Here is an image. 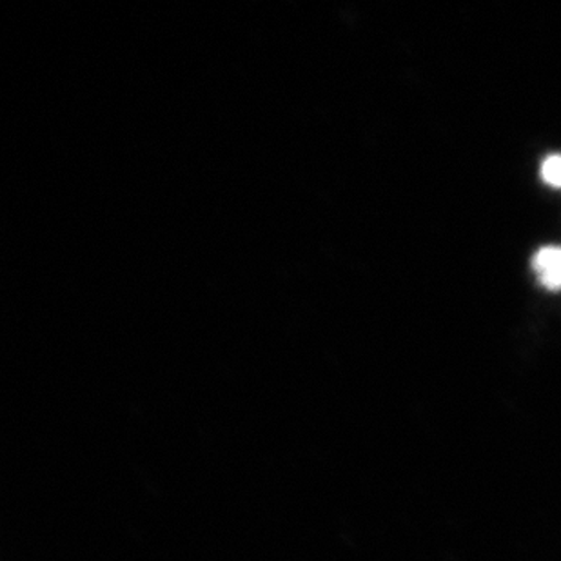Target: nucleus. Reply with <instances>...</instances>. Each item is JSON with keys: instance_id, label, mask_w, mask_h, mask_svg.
Returning <instances> with one entry per match:
<instances>
[{"instance_id": "f257e3e1", "label": "nucleus", "mask_w": 561, "mask_h": 561, "mask_svg": "<svg viewBox=\"0 0 561 561\" xmlns=\"http://www.w3.org/2000/svg\"><path fill=\"white\" fill-rule=\"evenodd\" d=\"M533 270L538 282L546 289L560 291L561 289V248L560 245H547L536 251L533 256Z\"/></svg>"}, {"instance_id": "f03ea898", "label": "nucleus", "mask_w": 561, "mask_h": 561, "mask_svg": "<svg viewBox=\"0 0 561 561\" xmlns=\"http://www.w3.org/2000/svg\"><path fill=\"white\" fill-rule=\"evenodd\" d=\"M541 179L551 187L561 190V154H549L541 164Z\"/></svg>"}]
</instances>
